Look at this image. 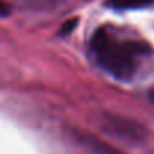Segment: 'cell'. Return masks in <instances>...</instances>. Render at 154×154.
Returning <instances> with one entry per match:
<instances>
[{
  "mask_svg": "<svg viewBox=\"0 0 154 154\" xmlns=\"http://www.w3.org/2000/svg\"><path fill=\"white\" fill-rule=\"evenodd\" d=\"M152 3H154V0H107L106 6L116 9V11H127V9L146 8Z\"/></svg>",
  "mask_w": 154,
  "mask_h": 154,
  "instance_id": "cell-2",
  "label": "cell"
},
{
  "mask_svg": "<svg viewBox=\"0 0 154 154\" xmlns=\"http://www.w3.org/2000/svg\"><path fill=\"white\" fill-rule=\"evenodd\" d=\"M91 50L97 62L115 79L128 82L137 71L139 59L152 50L140 41L118 39L107 27H100L91 39Z\"/></svg>",
  "mask_w": 154,
  "mask_h": 154,
  "instance_id": "cell-1",
  "label": "cell"
},
{
  "mask_svg": "<svg viewBox=\"0 0 154 154\" xmlns=\"http://www.w3.org/2000/svg\"><path fill=\"white\" fill-rule=\"evenodd\" d=\"M77 21H79V20H77V18H72V20H68L63 26H62V29H60V35H68L74 27H75V24H77Z\"/></svg>",
  "mask_w": 154,
  "mask_h": 154,
  "instance_id": "cell-3",
  "label": "cell"
}]
</instances>
